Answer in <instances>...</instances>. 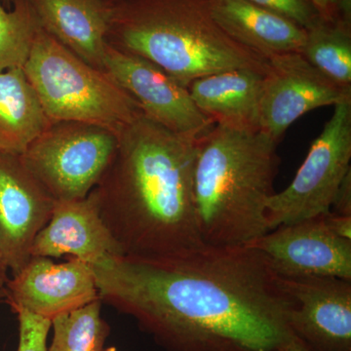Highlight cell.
I'll use <instances>...</instances> for the list:
<instances>
[{
    "label": "cell",
    "instance_id": "cell-26",
    "mask_svg": "<svg viewBox=\"0 0 351 351\" xmlns=\"http://www.w3.org/2000/svg\"><path fill=\"white\" fill-rule=\"evenodd\" d=\"M321 18L327 21L339 19L335 0H311Z\"/></svg>",
    "mask_w": 351,
    "mask_h": 351
},
{
    "label": "cell",
    "instance_id": "cell-13",
    "mask_svg": "<svg viewBox=\"0 0 351 351\" xmlns=\"http://www.w3.org/2000/svg\"><path fill=\"white\" fill-rule=\"evenodd\" d=\"M4 289L14 313L29 311L49 320L100 300L91 267L71 257L63 263L32 257Z\"/></svg>",
    "mask_w": 351,
    "mask_h": 351
},
{
    "label": "cell",
    "instance_id": "cell-21",
    "mask_svg": "<svg viewBox=\"0 0 351 351\" xmlns=\"http://www.w3.org/2000/svg\"><path fill=\"white\" fill-rule=\"evenodd\" d=\"M38 29L27 0H14L10 10L0 1V73L24 68Z\"/></svg>",
    "mask_w": 351,
    "mask_h": 351
},
{
    "label": "cell",
    "instance_id": "cell-24",
    "mask_svg": "<svg viewBox=\"0 0 351 351\" xmlns=\"http://www.w3.org/2000/svg\"><path fill=\"white\" fill-rule=\"evenodd\" d=\"M320 216L330 232L341 239L351 240V216L339 215L332 210Z\"/></svg>",
    "mask_w": 351,
    "mask_h": 351
},
{
    "label": "cell",
    "instance_id": "cell-18",
    "mask_svg": "<svg viewBox=\"0 0 351 351\" xmlns=\"http://www.w3.org/2000/svg\"><path fill=\"white\" fill-rule=\"evenodd\" d=\"M51 121L23 69L0 73V152L22 156Z\"/></svg>",
    "mask_w": 351,
    "mask_h": 351
},
{
    "label": "cell",
    "instance_id": "cell-15",
    "mask_svg": "<svg viewBox=\"0 0 351 351\" xmlns=\"http://www.w3.org/2000/svg\"><path fill=\"white\" fill-rule=\"evenodd\" d=\"M38 25L94 68L103 69L110 27L108 0H27Z\"/></svg>",
    "mask_w": 351,
    "mask_h": 351
},
{
    "label": "cell",
    "instance_id": "cell-8",
    "mask_svg": "<svg viewBox=\"0 0 351 351\" xmlns=\"http://www.w3.org/2000/svg\"><path fill=\"white\" fill-rule=\"evenodd\" d=\"M104 66L152 121L195 138L203 137L213 128V121L193 103L188 87L149 60L108 44Z\"/></svg>",
    "mask_w": 351,
    "mask_h": 351
},
{
    "label": "cell",
    "instance_id": "cell-27",
    "mask_svg": "<svg viewBox=\"0 0 351 351\" xmlns=\"http://www.w3.org/2000/svg\"><path fill=\"white\" fill-rule=\"evenodd\" d=\"M339 19L351 25V0H335Z\"/></svg>",
    "mask_w": 351,
    "mask_h": 351
},
{
    "label": "cell",
    "instance_id": "cell-29",
    "mask_svg": "<svg viewBox=\"0 0 351 351\" xmlns=\"http://www.w3.org/2000/svg\"><path fill=\"white\" fill-rule=\"evenodd\" d=\"M5 258L0 249V289L5 288L6 283L8 282V277H7V270H8Z\"/></svg>",
    "mask_w": 351,
    "mask_h": 351
},
{
    "label": "cell",
    "instance_id": "cell-12",
    "mask_svg": "<svg viewBox=\"0 0 351 351\" xmlns=\"http://www.w3.org/2000/svg\"><path fill=\"white\" fill-rule=\"evenodd\" d=\"M56 200L23 162L0 152V249L13 276L32 258V247Z\"/></svg>",
    "mask_w": 351,
    "mask_h": 351
},
{
    "label": "cell",
    "instance_id": "cell-28",
    "mask_svg": "<svg viewBox=\"0 0 351 351\" xmlns=\"http://www.w3.org/2000/svg\"><path fill=\"white\" fill-rule=\"evenodd\" d=\"M279 351H309L297 337H293Z\"/></svg>",
    "mask_w": 351,
    "mask_h": 351
},
{
    "label": "cell",
    "instance_id": "cell-14",
    "mask_svg": "<svg viewBox=\"0 0 351 351\" xmlns=\"http://www.w3.org/2000/svg\"><path fill=\"white\" fill-rule=\"evenodd\" d=\"M66 255L87 263L123 255L101 218L93 191L80 199L56 201L50 221L32 244V257Z\"/></svg>",
    "mask_w": 351,
    "mask_h": 351
},
{
    "label": "cell",
    "instance_id": "cell-25",
    "mask_svg": "<svg viewBox=\"0 0 351 351\" xmlns=\"http://www.w3.org/2000/svg\"><path fill=\"white\" fill-rule=\"evenodd\" d=\"M335 213L351 216V171L339 184L332 205Z\"/></svg>",
    "mask_w": 351,
    "mask_h": 351
},
{
    "label": "cell",
    "instance_id": "cell-33",
    "mask_svg": "<svg viewBox=\"0 0 351 351\" xmlns=\"http://www.w3.org/2000/svg\"><path fill=\"white\" fill-rule=\"evenodd\" d=\"M108 1L113 2V1H115V0H108Z\"/></svg>",
    "mask_w": 351,
    "mask_h": 351
},
{
    "label": "cell",
    "instance_id": "cell-16",
    "mask_svg": "<svg viewBox=\"0 0 351 351\" xmlns=\"http://www.w3.org/2000/svg\"><path fill=\"white\" fill-rule=\"evenodd\" d=\"M215 21L235 41L269 58L302 53L306 29L249 0H208Z\"/></svg>",
    "mask_w": 351,
    "mask_h": 351
},
{
    "label": "cell",
    "instance_id": "cell-9",
    "mask_svg": "<svg viewBox=\"0 0 351 351\" xmlns=\"http://www.w3.org/2000/svg\"><path fill=\"white\" fill-rule=\"evenodd\" d=\"M269 71L263 78L258 129L278 144L302 115L321 107L351 101V90L330 80L301 53L267 58Z\"/></svg>",
    "mask_w": 351,
    "mask_h": 351
},
{
    "label": "cell",
    "instance_id": "cell-30",
    "mask_svg": "<svg viewBox=\"0 0 351 351\" xmlns=\"http://www.w3.org/2000/svg\"><path fill=\"white\" fill-rule=\"evenodd\" d=\"M0 1H1L3 6L5 7L6 9H8V10H10V9L12 8L14 0H0Z\"/></svg>",
    "mask_w": 351,
    "mask_h": 351
},
{
    "label": "cell",
    "instance_id": "cell-3",
    "mask_svg": "<svg viewBox=\"0 0 351 351\" xmlns=\"http://www.w3.org/2000/svg\"><path fill=\"white\" fill-rule=\"evenodd\" d=\"M110 5L108 43L149 60L184 86L230 69L269 73V59L230 38L208 0H115Z\"/></svg>",
    "mask_w": 351,
    "mask_h": 351
},
{
    "label": "cell",
    "instance_id": "cell-2",
    "mask_svg": "<svg viewBox=\"0 0 351 351\" xmlns=\"http://www.w3.org/2000/svg\"><path fill=\"white\" fill-rule=\"evenodd\" d=\"M201 138L175 133L144 114L117 134L93 193L123 255L168 258L204 246L195 201Z\"/></svg>",
    "mask_w": 351,
    "mask_h": 351
},
{
    "label": "cell",
    "instance_id": "cell-1",
    "mask_svg": "<svg viewBox=\"0 0 351 351\" xmlns=\"http://www.w3.org/2000/svg\"><path fill=\"white\" fill-rule=\"evenodd\" d=\"M88 265L101 302L133 317L166 351H279L294 337L290 298L248 245Z\"/></svg>",
    "mask_w": 351,
    "mask_h": 351
},
{
    "label": "cell",
    "instance_id": "cell-11",
    "mask_svg": "<svg viewBox=\"0 0 351 351\" xmlns=\"http://www.w3.org/2000/svg\"><path fill=\"white\" fill-rule=\"evenodd\" d=\"M291 300L289 326L309 351H351V280L283 278Z\"/></svg>",
    "mask_w": 351,
    "mask_h": 351
},
{
    "label": "cell",
    "instance_id": "cell-4",
    "mask_svg": "<svg viewBox=\"0 0 351 351\" xmlns=\"http://www.w3.org/2000/svg\"><path fill=\"white\" fill-rule=\"evenodd\" d=\"M276 147L260 129L214 125L201 138L195 201L203 243L244 246L269 232L267 208L276 193Z\"/></svg>",
    "mask_w": 351,
    "mask_h": 351
},
{
    "label": "cell",
    "instance_id": "cell-32",
    "mask_svg": "<svg viewBox=\"0 0 351 351\" xmlns=\"http://www.w3.org/2000/svg\"><path fill=\"white\" fill-rule=\"evenodd\" d=\"M104 351H117V348H114V346H110V348H107V350H105Z\"/></svg>",
    "mask_w": 351,
    "mask_h": 351
},
{
    "label": "cell",
    "instance_id": "cell-19",
    "mask_svg": "<svg viewBox=\"0 0 351 351\" xmlns=\"http://www.w3.org/2000/svg\"><path fill=\"white\" fill-rule=\"evenodd\" d=\"M301 54L332 82L351 90V25L321 18L306 29Z\"/></svg>",
    "mask_w": 351,
    "mask_h": 351
},
{
    "label": "cell",
    "instance_id": "cell-22",
    "mask_svg": "<svg viewBox=\"0 0 351 351\" xmlns=\"http://www.w3.org/2000/svg\"><path fill=\"white\" fill-rule=\"evenodd\" d=\"M19 346L18 351H47L51 320L25 311H18Z\"/></svg>",
    "mask_w": 351,
    "mask_h": 351
},
{
    "label": "cell",
    "instance_id": "cell-31",
    "mask_svg": "<svg viewBox=\"0 0 351 351\" xmlns=\"http://www.w3.org/2000/svg\"><path fill=\"white\" fill-rule=\"evenodd\" d=\"M6 297L5 289H0V300Z\"/></svg>",
    "mask_w": 351,
    "mask_h": 351
},
{
    "label": "cell",
    "instance_id": "cell-20",
    "mask_svg": "<svg viewBox=\"0 0 351 351\" xmlns=\"http://www.w3.org/2000/svg\"><path fill=\"white\" fill-rule=\"evenodd\" d=\"M101 300L51 320L54 335L47 351H104L110 328L101 315Z\"/></svg>",
    "mask_w": 351,
    "mask_h": 351
},
{
    "label": "cell",
    "instance_id": "cell-7",
    "mask_svg": "<svg viewBox=\"0 0 351 351\" xmlns=\"http://www.w3.org/2000/svg\"><path fill=\"white\" fill-rule=\"evenodd\" d=\"M334 107L331 119L313 141L293 181L269 198V232L332 210L339 184L351 171V101Z\"/></svg>",
    "mask_w": 351,
    "mask_h": 351
},
{
    "label": "cell",
    "instance_id": "cell-17",
    "mask_svg": "<svg viewBox=\"0 0 351 351\" xmlns=\"http://www.w3.org/2000/svg\"><path fill=\"white\" fill-rule=\"evenodd\" d=\"M265 75L230 69L193 80L188 89L196 107L215 125L256 130Z\"/></svg>",
    "mask_w": 351,
    "mask_h": 351
},
{
    "label": "cell",
    "instance_id": "cell-6",
    "mask_svg": "<svg viewBox=\"0 0 351 351\" xmlns=\"http://www.w3.org/2000/svg\"><path fill=\"white\" fill-rule=\"evenodd\" d=\"M117 145V134L104 127L51 122L21 158L55 200L80 199L98 184Z\"/></svg>",
    "mask_w": 351,
    "mask_h": 351
},
{
    "label": "cell",
    "instance_id": "cell-23",
    "mask_svg": "<svg viewBox=\"0 0 351 351\" xmlns=\"http://www.w3.org/2000/svg\"><path fill=\"white\" fill-rule=\"evenodd\" d=\"M249 1L284 16L306 29L313 27L321 19V16L311 0H249Z\"/></svg>",
    "mask_w": 351,
    "mask_h": 351
},
{
    "label": "cell",
    "instance_id": "cell-10",
    "mask_svg": "<svg viewBox=\"0 0 351 351\" xmlns=\"http://www.w3.org/2000/svg\"><path fill=\"white\" fill-rule=\"evenodd\" d=\"M247 245L262 252L277 276L351 280V240L330 232L320 215L278 226Z\"/></svg>",
    "mask_w": 351,
    "mask_h": 351
},
{
    "label": "cell",
    "instance_id": "cell-5",
    "mask_svg": "<svg viewBox=\"0 0 351 351\" xmlns=\"http://www.w3.org/2000/svg\"><path fill=\"white\" fill-rule=\"evenodd\" d=\"M23 71L51 122H84L117 135L144 114L110 73L90 66L40 25Z\"/></svg>",
    "mask_w": 351,
    "mask_h": 351
}]
</instances>
